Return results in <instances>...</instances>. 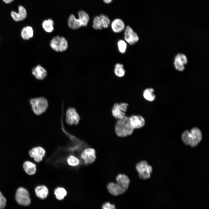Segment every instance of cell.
<instances>
[{
	"label": "cell",
	"mask_w": 209,
	"mask_h": 209,
	"mask_svg": "<svg viewBox=\"0 0 209 209\" xmlns=\"http://www.w3.org/2000/svg\"><path fill=\"white\" fill-rule=\"evenodd\" d=\"M114 73L115 75L118 77H123L125 73V71L123 65L119 63L116 64L114 67Z\"/></svg>",
	"instance_id": "24"
},
{
	"label": "cell",
	"mask_w": 209,
	"mask_h": 209,
	"mask_svg": "<svg viewBox=\"0 0 209 209\" xmlns=\"http://www.w3.org/2000/svg\"><path fill=\"white\" fill-rule=\"evenodd\" d=\"M136 168L140 179L146 180L150 178L152 168L146 161L143 160L138 163Z\"/></svg>",
	"instance_id": "5"
},
{
	"label": "cell",
	"mask_w": 209,
	"mask_h": 209,
	"mask_svg": "<svg viewBox=\"0 0 209 209\" xmlns=\"http://www.w3.org/2000/svg\"><path fill=\"white\" fill-rule=\"evenodd\" d=\"M80 156L86 164H92L95 161L96 158L95 150L93 148L87 147L82 152Z\"/></svg>",
	"instance_id": "11"
},
{
	"label": "cell",
	"mask_w": 209,
	"mask_h": 209,
	"mask_svg": "<svg viewBox=\"0 0 209 209\" xmlns=\"http://www.w3.org/2000/svg\"><path fill=\"white\" fill-rule=\"evenodd\" d=\"M15 199L20 205L24 206L29 205L31 202L28 191L22 187L19 188L15 194Z\"/></svg>",
	"instance_id": "8"
},
{
	"label": "cell",
	"mask_w": 209,
	"mask_h": 209,
	"mask_svg": "<svg viewBox=\"0 0 209 209\" xmlns=\"http://www.w3.org/2000/svg\"><path fill=\"white\" fill-rule=\"evenodd\" d=\"M19 17V21L24 19L27 16V12L25 8L22 6H19L18 8V12L17 13Z\"/></svg>",
	"instance_id": "28"
},
{
	"label": "cell",
	"mask_w": 209,
	"mask_h": 209,
	"mask_svg": "<svg viewBox=\"0 0 209 209\" xmlns=\"http://www.w3.org/2000/svg\"><path fill=\"white\" fill-rule=\"evenodd\" d=\"M116 183L111 182L107 185L109 192L113 195H121L127 190L130 181L128 176L124 174H118L116 176Z\"/></svg>",
	"instance_id": "1"
},
{
	"label": "cell",
	"mask_w": 209,
	"mask_h": 209,
	"mask_svg": "<svg viewBox=\"0 0 209 209\" xmlns=\"http://www.w3.org/2000/svg\"><path fill=\"white\" fill-rule=\"evenodd\" d=\"M112 30L115 33H119L122 32L125 28V25L123 21L120 18L114 19L111 23Z\"/></svg>",
	"instance_id": "17"
},
{
	"label": "cell",
	"mask_w": 209,
	"mask_h": 209,
	"mask_svg": "<svg viewBox=\"0 0 209 209\" xmlns=\"http://www.w3.org/2000/svg\"><path fill=\"white\" fill-rule=\"evenodd\" d=\"M129 118L130 125L134 129L142 128L145 125L144 119L140 116L133 115Z\"/></svg>",
	"instance_id": "15"
},
{
	"label": "cell",
	"mask_w": 209,
	"mask_h": 209,
	"mask_svg": "<svg viewBox=\"0 0 209 209\" xmlns=\"http://www.w3.org/2000/svg\"><path fill=\"white\" fill-rule=\"evenodd\" d=\"M80 120V116L74 107L68 108L65 112V121L69 125H77Z\"/></svg>",
	"instance_id": "7"
},
{
	"label": "cell",
	"mask_w": 209,
	"mask_h": 209,
	"mask_svg": "<svg viewBox=\"0 0 209 209\" xmlns=\"http://www.w3.org/2000/svg\"><path fill=\"white\" fill-rule=\"evenodd\" d=\"M181 139L185 145L195 147L198 145L202 140V133L199 129L194 127L190 131L187 130L185 131L182 134Z\"/></svg>",
	"instance_id": "2"
},
{
	"label": "cell",
	"mask_w": 209,
	"mask_h": 209,
	"mask_svg": "<svg viewBox=\"0 0 209 209\" xmlns=\"http://www.w3.org/2000/svg\"><path fill=\"white\" fill-rule=\"evenodd\" d=\"M110 24L109 18L106 15L101 14L93 18L92 27L96 30H101L108 27Z\"/></svg>",
	"instance_id": "9"
},
{
	"label": "cell",
	"mask_w": 209,
	"mask_h": 209,
	"mask_svg": "<svg viewBox=\"0 0 209 209\" xmlns=\"http://www.w3.org/2000/svg\"><path fill=\"white\" fill-rule=\"evenodd\" d=\"M50 45L54 51L57 52H62L67 49L68 43L65 37L56 36L52 39Z\"/></svg>",
	"instance_id": "6"
},
{
	"label": "cell",
	"mask_w": 209,
	"mask_h": 209,
	"mask_svg": "<svg viewBox=\"0 0 209 209\" xmlns=\"http://www.w3.org/2000/svg\"><path fill=\"white\" fill-rule=\"evenodd\" d=\"M68 23L69 27L73 29H77L82 26L80 19L76 18L73 14H71L69 16Z\"/></svg>",
	"instance_id": "18"
},
{
	"label": "cell",
	"mask_w": 209,
	"mask_h": 209,
	"mask_svg": "<svg viewBox=\"0 0 209 209\" xmlns=\"http://www.w3.org/2000/svg\"><path fill=\"white\" fill-rule=\"evenodd\" d=\"M117 46L119 51L121 53H125L127 49L126 42L122 39L119 40L117 42Z\"/></svg>",
	"instance_id": "27"
},
{
	"label": "cell",
	"mask_w": 209,
	"mask_h": 209,
	"mask_svg": "<svg viewBox=\"0 0 209 209\" xmlns=\"http://www.w3.org/2000/svg\"><path fill=\"white\" fill-rule=\"evenodd\" d=\"M134 130L130 125L129 117L126 116L118 119L115 126L116 134L120 137H126L130 135Z\"/></svg>",
	"instance_id": "3"
},
{
	"label": "cell",
	"mask_w": 209,
	"mask_h": 209,
	"mask_svg": "<svg viewBox=\"0 0 209 209\" xmlns=\"http://www.w3.org/2000/svg\"><path fill=\"white\" fill-rule=\"evenodd\" d=\"M79 18L81 21L82 26H86L89 20V17L88 14L85 12L80 10L78 12Z\"/></svg>",
	"instance_id": "23"
},
{
	"label": "cell",
	"mask_w": 209,
	"mask_h": 209,
	"mask_svg": "<svg viewBox=\"0 0 209 209\" xmlns=\"http://www.w3.org/2000/svg\"><path fill=\"white\" fill-rule=\"evenodd\" d=\"M6 3H9L12 2L13 0H3Z\"/></svg>",
	"instance_id": "34"
},
{
	"label": "cell",
	"mask_w": 209,
	"mask_h": 209,
	"mask_svg": "<svg viewBox=\"0 0 209 209\" xmlns=\"http://www.w3.org/2000/svg\"><path fill=\"white\" fill-rule=\"evenodd\" d=\"M54 22L51 19L44 20L42 24V26L44 30L47 33L52 32L54 29Z\"/></svg>",
	"instance_id": "21"
},
{
	"label": "cell",
	"mask_w": 209,
	"mask_h": 209,
	"mask_svg": "<svg viewBox=\"0 0 209 209\" xmlns=\"http://www.w3.org/2000/svg\"><path fill=\"white\" fill-rule=\"evenodd\" d=\"M124 31V38L125 41L130 45H133L137 43L139 40L137 34L132 28L127 26Z\"/></svg>",
	"instance_id": "12"
},
{
	"label": "cell",
	"mask_w": 209,
	"mask_h": 209,
	"mask_svg": "<svg viewBox=\"0 0 209 209\" xmlns=\"http://www.w3.org/2000/svg\"><path fill=\"white\" fill-rule=\"evenodd\" d=\"M32 73L35 78L39 80L44 79L47 75L46 70L40 65H38L33 68Z\"/></svg>",
	"instance_id": "16"
},
{
	"label": "cell",
	"mask_w": 209,
	"mask_h": 209,
	"mask_svg": "<svg viewBox=\"0 0 209 209\" xmlns=\"http://www.w3.org/2000/svg\"><path fill=\"white\" fill-rule=\"evenodd\" d=\"M102 208V209H116L115 205L109 202H106L103 204Z\"/></svg>",
	"instance_id": "31"
},
{
	"label": "cell",
	"mask_w": 209,
	"mask_h": 209,
	"mask_svg": "<svg viewBox=\"0 0 209 209\" xmlns=\"http://www.w3.org/2000/svg\"><path fill=\"white\" fill-rule=\"evenodd\" d=\"M154 92V90L153 89L147 88L144 91L143 95L144 98L147 100L149 101H152L156 98Z\"/></svg>",
	"instance_id": "22"
},
{
	"label": "cell",
	"mask_w": 209,
	"mask_h": 209,
	"mask_svg": "<svg viewBox=\"0 0 209 209\" xmlns=\"http://www.w3.org/2000/svg\"><path fill=\"white\" fill-rule=\"evenodd\" d=\"M11 15L13 19L15 21H19V17L17 13L14 11H12L11 13Z\"/></svg>",
	"instance_id": "32"
},
{
	"label": "cell",
	"mask_w": 209,
	"mask_h": 209,
	"mask_svg": "<svg viewBox=\"0 0 209 209\" xmlns=\"http://www.w3.org/2000/svg\"><path fill=\"white\" fill-rule=\"evenodd\" d=\"M6 202V199L0 191V209H3L5 207Z\"/></svg>",
	"instance_id": "29"
},
{
	"label": "cell",
	"mask_w": 209,
	"mask_h": 209,
	"mask_svg": "<svg viewBox=\"0 0 209 209\" xmlns=\"http://www.w3.org/2000/svg\"><path fill=\"white\" fill-rule=\"evenodd\" d=\"M35 192L37 196L42 199L46 198L48 194V188L44 185L37 186L35 189Z\"/></svg>",
	"instance_id": "20"
},
{
	"label": "cell",
	"mask_w": 209,
	"mask_h": 209,
	"mask_svg": "<svg viewBox=\"0 0 209 209\" xmlns=\"http://www.w3.org/2000/svg\"><path fill=\"white\" fill-rule=\"evenodd\" d=\"M67 162L70 166L76 167L78 166L80 163V161L78 158L73 155L69 156L67 158Z\"/></svg>",
	"instance_id": "26"
},
{
	"label": "cell",
	"mask_w": 209,
	"mask_h": 209,
	"mask_svg": "<svg viewBox=\"0 0 209 209\" xmlns=\"http://www.w3.org/2000/svg\"><path fill=\"white\" fill-rule=\"evenodd\" d=\"M187 63V58L183 54L178 53L175 57L174 65L175 68L179 71H183L185 68L184 65Z\"/></svg>",
	"instance_id": "14"
},
{
	"label": "cell",
	"mask_w": 209,
	"mask_h": 209,
	"mask_svg": "<svg viewBox=\"0 0 209 209\" xmlns=\"http://www.w3.org/2000/svg\"><path fill=\"white\" fill-rule=\"evenodd\" d=\"M26 34L29 39L33 37L34 32L32 28L30 26H27L25 27Z\"/></svg>",
	"instance_id": "30"
},
{
	"label": "cell",
	"mask_w": 209,
	"mask_h": 209,
	"mask_svg": "<svg viewBox=\"0 0 209 209\" xmlns=\"http://www.w3.org/2000/svg\"><path fill=\"white\" fill-rule=\"evenodd\" d=\"M128 106V104L125 102L115 104L112 110L113 116L118 120L124 117Z\"/></svg>",
	"instance_id": "10"
},
{
	"label": "cell",
	"mask_w": 209,
	"mask_h": 209,
	"mask_svg": "<svg viewBox=\"0 0 209 209\" xmlns=\"http://www.w3.org/2000/svg\"><path fill=\"white\" fill-rule=\"evenodd\" d=\"M29 102L33 112L37 116L40 115L46 112L49 106L47 100L42 96L31 98Z\"/></svg>",
	"instance_id": "4"
},
{
	"label": "cell",
	"mask_w": 209,
	"mask_h": 209,
	"mask_svg": "<svg viewBox=\"0 0 209 209\" xmlns=\"http://www.w3.org/2000/svg\"><path fill=\"white\" fill-rule=\"evenodd\" d=\"M106 4H109L111 3L113 0H102Z\"/></svg>",
	"instance_id": "33"
},
{
	"label": "cell",
	"mask_w": 209,
	"mask_h": 209,
	"mask_svg": "<svg viewBox=\"0 0 209 209\" xmlns=\"http://www.w3.org/2000/svg\"><path fill=\"white\" fill-rule=\"evenodd\" d=\"M54 194L56 198L59 200L63 199L67 194L66 190L62 187H58L55 190Z\"/></svg>",
	"instance_id": "25"
},
{
	"label": "cell",
	"mask_w": 209,
	"mask_h": 209,
	"mask_svg": "<svg viewBox=\"0 0 209 209\" xmlns=\"http://www.w3.org/2000/svg\"><path fill=\"white\" fill-rule=\"evenodd\" d=\"M23 167L25 172L30 175L35 174L36 172V164L29 161H26L24 163Z\"/></svg>",
	"instance_id": "19"
},
{
	"label": "cell",
	"mask_w": 209,
	"mask_h": 209,
	"mask_svg": "<svg viewBox=\"0 0 209 209\" xmlns=\"http://www.w3.org/2000/svg\"><path fill=\"white\" fill-rule=\"evenodd\" d=\"M30 156L37 162L42 161L46 154V151L42 147L38 146L34 147L29 152Z\"/></svg>",
	"instance_id": "13"
}]
</instances>
